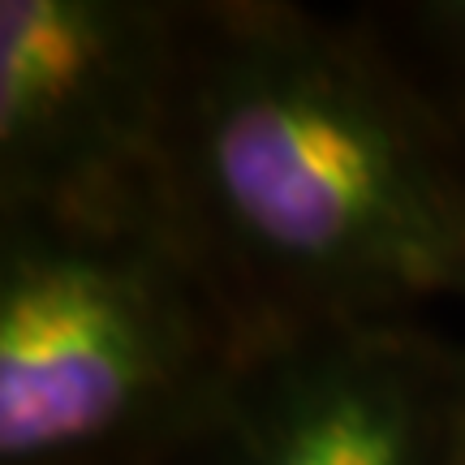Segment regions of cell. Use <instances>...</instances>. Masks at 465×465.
<instances>
[{"label":"cell","mask_w":465,"mask_h":465,"mask_svg":"<svg viewBox=\"0 0 465 465\" xmlns=\"http://www.w3.org/2000/svg\"><path fill=\"white\" fill-rule=\"evenodd\" d=\"M160 212L254 345L465 302V143L358 9L185 0Z\"/></svg>","instance_id":"cell-1"},{"label":"cell","mask_w":465,"mask_h":465,"mask_svg":"<svg viewBox=\"0 0 465 465\" xmlns=\"http://www.w3.org/2000/svg\"><path fill=\"white\" fill-rule=\"evenodd\" d=\"M254 349L164 212H0V465H160Z\"/></svg>","instance_id":"cell-2"},{"label":"cell","mask_w":465,"mask_h":465,"mask_svg":"<svg viewBox=\"0 0 465 465\" xmlns=\"http://www.w3.org/2000/svg\"><path fill=\"white\" fill-rule=\"evenodd\" d=\"M185 0L0 5V212H160Z\"/></svg>","instance_id":"cell-3"},{"label":"cell","mask_w":465,"mask_h":465,"mask_svg":"<svg viewBox=\"0 0 465 465\" xmlns=\"http://www.w3.org/2000/svg\"><path fill=\"white\" fill-rule=\"evenodd\" d=\"M160 465H465V341L427 319L267 341Z\"/></svg>","instance_id":"cell-4"},{"label":"cell","mask_w":465,"mask_h":465,"mask_svg":"<svg viewBox=\"0 0 465 465\" xmlns=\"http://www.w3.org/2000/svg\"><path fill=\"white\" fill-rule=\"evenodd\" d=\"M358 14L418 95L465 143V0L362 5Z\"/></svg>","instance_id":"cell-5"}]
</instances>
